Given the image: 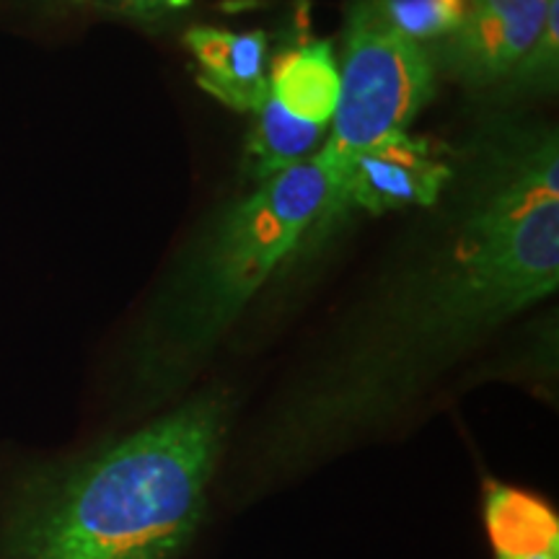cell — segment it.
Instances as JSON below:
<instances>
[{
  "label": "cell",
  "instance_id": "obj_1",
  "mask_svg": "<svg viewBox=\"0 0 559 559\" xmlns=\"http://www.w3.org/2000/svg\"><path fill=\"white\" fill-rule=\"evenodd\" d=\"M464 179L423 260L321 342L228 453V513L402 428L451 368L557 290V132L502 135Z\"/></svg>",
  "mask_w": 559,
  "mask_h": 559
},
{
  "label": "cell",
  "instance_id": "obj_2",
  "mask_svg": "<svg viewBox=\"0 0 559 559\" xmlns=\"http://www.w3.org/2000/svg\"><path fill=\"white\" fill-rule=\"evenodd\" d=\"M234 415V391L213 383L88 449L5 459L0 559H192Z\"/></svg>",
  "mask_w": 559,
  "mask_h": 559
},
{
  "label": "cell",
  "instance_id": "obj_3",
  "mask_svg": "<svg viewBox=\"0 0 559 559\" xmlns=\"http://www.w3.org/2000/svg\"><path fill=\"white\" fill-rule=\"evenodd\" d=\"M334 181L313 153L223 210L124 342L117 386L130 415L185 396L251 298L300 247Z\"/></svg>",
  "mask_w": 559,
  "mask_h": 559
},
{
  "label": "cell",
  "instance_id": "obj_4",
  "mask_svg": "<svg viewBox=\"0 0 559 559\" xmlns=\"http://www.w3.org/2000/svg\"><path fill=\"white\" fill-rule=\"evenodd\" d=\"M432 88L436 66L428 47L396 32L373 0H360L347 19L330 140L317 156L337 179L358 153L407 132Z\"/></svg>",
  "mask_w": 559,
  "mask_h": 559
},
{
  "label": "cell",
  "instance_id": "obj_5",
  "mask_svg": "<svg viewBox=\"0 0 559 559\" xmlns=\"http://www.w3.org/2000/svg\"><path fill=\"white\" fill-rule=\"evenodd\" d=\"M451 181L453 169L428 140L402 132L349 160L304 239L317 243L324 230L337 228L355 213L381 215L400 207H430Z\"/></svg>",
  "mask_w": 559,
  "mask_h": 559
},
{
  "label": "cell",
  "instance_id": "obj_6",
  "mask_svg": "<svg viewBox=\"0 0 559 559\" xmlns=\"http://www.w3.org/2000/svg\"><path fill=\"white\" fill-rule=\"evenodd\" d=\"M551 3L555 0H469L459 29L428 50L432 66L472 88L508 81L542 32Z\"/></svg>",
  "mask_w": 559,
  "mask_h": 559
},
{
  "label": "cell",
  "instance_id": "obj_7",
  "mask_svg": "<svg viewBox=\"0 0 559 559\" xmlns=\"http://www.w3.org/2000/svg\"><path fill=\"white\" fill-rule=\"evenodd\" d=\"M479 523L489 559H559V510L536 489L485 477Z\"/></svg>",
  "mask_w": 559,
  "mask_h": 559
},
{
  "label": "cell",
  "instance_id": "obj_8",
  "mask_svg": "<svg viewBox=\"0 0 559 559\" xmlns=\"http://www.w3.org/2000/svg\"><path fill=\"white\" fill-rule=\"evenodd\" d=\"M185 45L198 66V86L236 111H254L267 91V37L192 26Z\"/></svg>",
  "mask_w": 559,
  "mask_h": 559
},
{
  "label": "cell",
  "instance_id": "obj_9",
  "mask_svg": "<svg viewBox=\"0 0 559 559\" xmlns=\"http://www.w3.org/2000/svg\"><path fill=\"white\" fill-rule=\"evenodd\" d=\"M340 99V66L330 41H304L277 52L267 66L260 104L285 120L326 132Z\"/></svg>",
  "mask_w": 559,
  "mask_h": 559
},
{
  "label": "cell",
  "instance_id": "obj_10",
  "mask_svg": "<svg viewBox=\"0 0 559 559\" xmlns=\"http://www.w3.org/2000/svg\"><path fill=\"white\" fill-rule=\"evenodd\" d=\"M383 19L417 45L445 39L459 29L469 0H373Z\"/></svg>",
  "mask_w": 559,
  "mask_h": 559
},
{
  "label": "cell",
  "instance_id": "obj_11",
  "mask_svg": "<svg viewBox=\"0 0 559 559\" xmlns=\"http://www.w3.org/2000/svg\"><path fill=\"white\" fill-rule=\"evenodd\" d=\"M559 75V0L549 5L542 32L508 75L510 91H551Z\"/></svg>",
  "mask_w": 559,
  "mask_h": 559
},
{
  "label": "cell",
  "instance_id": "obj_12",
  "mask_svg": "<svg viewBox=\"0 0 559 559\" xmlns=\"http://www.w3.org/2000/svg\"><path fill=\"white\" fill-rule=\"evenodd\" d=\"M96 3L107 5L109 11L122 13L128 19L151 24V21H160L166 16H174V13L187 11L192 5V0H96Z\"/></svg>",
  "mask_w": 559,
  "mask_h": 559
},
{
  "label": "cell",
  "instance_id": "obj_13",
  "mask_svg": "<svg viewBox=\"0 0 559 559\" xmlns=\"http://www.w3.org/2000/svg\"><path fill=\"white\" fill-rule=\"evenodd\" d=\"M70 3H83V0H70Z\"/></svg>",
  "mask_w": 559,
  "mask_h": 559
}]
</instances>
